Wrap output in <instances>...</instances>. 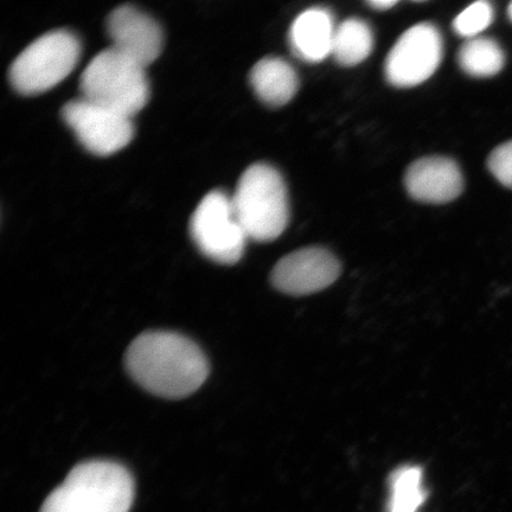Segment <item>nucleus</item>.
<instances>
[{
	"instance_id": "f257e3e1",
	"label": "nucleus",
	"mask_w": 512,
	"mask_h": 512,
	"mask_svg": "<svg viewBox=\"0 0 512 512\" xmlns=\"http://www.w3.org/2000/svg\"><path fill=\"white\" fill-rule=\"evenodd\" d=\"M128 374L140 387L165 399H182L207 380L209 366L202 350L174 332L138 336L125 356Z\"/></svg>"
},
{
	"instance_id": "f03ea898",
	"label": "nucleus",
	"mask_w": 512,
	"mask_h": 512,
	"mask_svg": "<svg viewBox=\"0 0 512 512\" xmlns=\"http://www.w3.org/2000/svg\"><path fill=\"white\" fill-rule=\"evenodd\" d=\"M134 482L126 467L108 460L76 465L44 501L41 512H128Z\"/></svg>"
},
{
	"instance_id": "7ed1b4c3",
	"label": "nucleus",
	"mask_w": 512,
	"mask_h": 512,
	"mask_svg": "<svg viewBox=\"0 0 512 512\" xmlns=\"http://www.w3.org/2000/svg\"><path fill=\"white\" fill-rule=\"evenodd\" d=\"M232 202L236 219L254 241L277 240L290 221L284 179L268 164H254L243 172Z\"/></svg>"
},
{
	"instance_id": "20e7f679",
	"label": "nucleus",
	"mask_w": 512,
	"mask_h": 512,
	"mask_svg": "<svg viewBox=\"0 0 512 512\" xmlns=\"http://www.w3.org/2000/svg\"><path fill=\"white\" fill-rule=\"evenodd\" d=\"M80 89L83 99L131 118L150 98L145 68L112 47L89 62L81 75Z\"/></svg>"
},
{
	"instance_id": "39448f33",
	"label": "nucleus",
	"mask_w": 512,
	"mask_h": 512,
	"mask_svg": "<svg viewBox=\"0 0 512 512\" xmlns=\"http://www.w3.org/2000/svg\"><path fill=\"white\" fill-rule=\"evenodd\" d=\"M80 56L81 43L73 32L50 31L32 42L11 64V85L23 95L47 92L68 78Z\"/></svg>"
},
{
	"instance_id": "423d86ee",
	"label": "nucleus",
	"mask_w": 512,
	"mask_h": 512,
	"mask_svg": "<svg viewBox=\"0 0 512 512\" xmlns=\"http://www.w3.org/2000/svg\"><path fill=\"white\" fill-rule=\"evenodd\" d=\"M192 240L207 258L222 265H234L245 253L248 236L236 219L232 197L211 191L191 217Z\"/></svg>"
},
{
	"instance_id": "0eeeda50",
	"label": "nucleus",
	"mask_w": 512,
	"mask_h": 512,
	"mask_svg": "<svg viewBox=\"0 0 512 512\" xmlns=\"http://www.w3.org/2000/svg\"><path fill=\"white\" fill-rule=\"evenodd\" d=\"M61 114L81 145L95 156L114 155L134 136L133 118L83 98L69 101Z\"/></svg>"
},
{
	"instance_id": "6e6552de",
	"label": "nucleus",
	"mask_w": 512,
	"mask_h": 512,
	"mask_svg": "<svg viewBox=\"0 0 512 512\" xmlns=\"http://www.w3.org/2000/svg\"><path fill=\"white\" fill-rule=\"evenodd\" d=\"M443 53V37L434 25H414L390 50L384 64L386 79L399 88L421 85L437 72Z\"/></svg>"
},
{
	"instance_id": "1a4fd4ad",
	"label": "nucleus",
	"mask_w": 512,
	"mask_h": 512,
	"mask_svg": "<svg viewBox=\"0 0 512 512\" xmlns=\"http://www.w3.org/2000/svg\"><path fill=\"white\" fill-rule=\"evenodd\" d=\"M341 274V264L328 249L309 247L299 249L279 260L271 280L277 290L291 296H306L325 290Z\"/></svg>"
},
{
	"instance_id": "9d476101",
	"label": "nucleus",
	"mask_w": 512,
	"mask_h": 512,
	"mask_svg": "<svg viewBox=\"0 0 512 512\" xmlns=\"http://www.w3.org/2000/svg\"><path fill=\"white\" fill-rule=\"evenodd\" d=\"M106 27L113 43L112 48L144 68L150 66L162 54V28L155 19L136 6L123 5L114 9L107 18Z\"/></svg>"
},
{
	"instance_id": "9b49d317",
	"label": "nucleus",
	"mask_w": 512,
	"mask_h": 512,
	"mask_svg": "<svg viewBox=\"0 0 512 512\" xmlns=\"http://www.w3.org/2000/svg\"><path fill=\"white\" fill-rule=\"evenodd\" d=\"M405 185L414 200L445 204L456 200L464 189L462 171L454 160L446 157H425L409 166Z\"/></svg>"
},
{
	"instance_id": "f8f14e48",
	"label": "nucleus",
	"mask_w": 512,
	"mask_h": 512,
	"mask_svg": "<svg viewBox=\"0 0 512 512\" xmlns=\"http://www.w3.org/2000/svg\"><path fill=\"white\" fill-rule=\"evenodd\" d=\"M335 25L331 14L323 8H312L296 18L290 29L293 54L300 60L318 63L331 55Z\"/></svg>"
},
{
	"instance_id": "ddd939ff",
	"label": "nucleus",
	"mask_w": 512,
	"mask_h": 512,
	"mask_svg": "<svg viewBox=\"0 0 512 512\" xmlns=\"http://www.w3.org/2000/svg\"><path fill=\"white\" fill-rule=\"evenodd\" d=\"M249 82L256 96L265 105L285 106L296 96L299 79L290 63L280 57H265L255 64Z\"/></svg>"
},
{
	"instance_id": "4468645a",
	"label": "nucleus",
	"mask_w": 512,
	"mask_h": 512,
	"mask_svg": "<svg viewBox=\"0 0 512 512\" xmlns=\"http://www.w3.org/2000/svg\"><path fill=\"white\" fill-rule=\"evenodd\" d=\"M374 35L369 25L358 18H349L335 31L331 55L344 67H354L371 54Z\"/></svg>"
},
{
	"instance_id": "2eb2a0df",
	"label": "nucleus",
	"mask_w": 512,
	"mask_h": 512,
	"mask_svg": "<svg viewBox=\"0 0 512 512\" xmlns=\"http://www.w3.org/2000/svg\"><path fill=\"white\" fill-rule=\"evenodd\" d=\"M389 491L387 512H419L427 498L421 467H398L389 477Z\"/></svg>"
},
{
	"instance_id": "dca6fc26",
	"label": "nucleus",
	"mask_w": 512,
	"mask_h": 512,
	"mask_svg": "<svg viewBox=\"0 0 512 512\" xmlns=\"http://www.w3.org/2000/svg\"><path fill=\"white\" fill-rule=\"evenodd\" d=\"M458 63L463 72L473 78H490L504 67L505 55L501 46L488 37L467 40L458 53Z\"/></svg>"
},
{
	"instance_id": "f3484780",
	"label": "nucleus",
	"mask_w": 512,
	"mask_h": 512,
	"mask_svg": "<svg viewBox=\"0 0 512 512\" xmlns=\"http://www.w3.org/2000/svg\"><path fill=\"white\" fill-rule=\"evenodd\" d=\"M494 16V9L490 3H473L454 19L453 28L459 36L471 40L490 27L494 22Z\"/></svg>"
},
{
	"instance_id": "a211bd4d",
	"label": "nucleus",
	"mask_w": 512,
	"mask_h": 512,
	"mask_svg": "<svg viewBox=\"0 0 512 512\" xmlns=\"http://www.w3.org/2000/svg\"><path fill=\"white\" fill-rule=\"evenodd\" d=\"M488 168L499 183L512 189V140L499 145L491 152Z\"/></svg>"
},
{
	"instance_id": "6ab92c4d",
	"label": "nucleus",
	"mask_w": 512,
	"mask_h": 512,
	"mask_svg": "<svg viewBox=\"0 0 512 512\" xmlns=\"http://www.w3.org/2000/svg\"><path fill=\"white\" fill-rule=\"evenodd\" d=\"M368 4L375 10H388L393 8L398 2L396 0H371Z\"/></svg>"
},
{
	"instance_id": "aec40b11",
	"label": "nucleus",
	"mask_w": 512,
	"mask_h": 512,
	"mask_svg": "<svg viewBox=\"0 0 512 512\" xmlns=\"http://www.w3.org/2000/svg\"><path fill=\"white\" fill-rule=\"evenodd\" d=\"M508 15H509V17L511 19V22H512V3L509 5Z\"/></svg>"
}]
</instances>
